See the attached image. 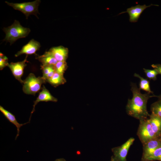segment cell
Wrapping results in <instances>:
<instances>
[{"label": "cell", "instance_id": "1", "mask_svg": "<svg viewBox=\"0 0 161 161\" xmlns=\"http://www.w3.org/2000/svg\"><path fill=\"white\" fill-rule=\"evenodd\" d=\"M131 87L133 97L128 100L126 108L127 113L139 121L148 119L150 115L147 110V104L148 99L152 95L148 93L142 94L135 83H131Z\"/></svg>", "mask_w": 161, "mask_h": 161}, {"label": "cell", "instance_id": "2", "mask_svg": "<svg viewBox=\"0 0 161 161\" xmlns=\"http://www.w3.org/2000/svg\"><path fill=\"white\" fill-rule=\"evenodd\" d=\"M3 31L6 34L3 40L9 42L10 45L19 38L27 36L30 31L29 28L22 27L16 20H15L10 26L4 28Z\"/></svg>", "mask_w": 161, "mask_h": 161}, {"label": "cell", "instance_id": "3", "mask_svg": "<svg viewBox=\"0 0 161 161\" xmlns=\"http://www.w3.org/2000/svg\"><path fill=\"white\" fill-rule=\"evenodd\" d=\"M46 82L42 77H36L33 74L31 73L24 80L23 91L27 94L35 95L42 89V84Z\"/></svg>", "mask_w": 161, "mask_h": 161}, {"label": "cell", "instance_id": "4", "mask_svg": "<svg viewBox=\"0 0 161 161\" xmlns=\"http://www.w3.org/2000/svg\"><path fill=\"white\" fill-rule=\"evenodd\" d=\"M40 2L39 0H36L32 2L20 3H10L7 1L5 3L14 9L22 12L27 18L28 16L32 14L37 17V14L39 13L38 8Z\"/></svg>", "mask_w": 161, "mask_h": 161}, {"label": "cell", "instance_id": "5", "mask_svg": "<svg viewBox=\"0 0 161 161\" xmlns=\"http://www.w3.org/2000/svg\"><path fill=\"white\" fill-rule=\"evenodd\" d=\"M137 134L143 144L158 138L153 132L148 118L140 121Z\"/></svg>", "mask_w": 161, "mask_h": 161}, {"label": "cell", "instance_id": "6", "mask_svg": "<svg viewBox=\"0 0 161 161\" xmlns=\"http://www.w3.org/2000/svg\"><path fill=\"white\" fill-rule=\"evenodd\" d=\"M134 139L131 137L120 146L113 148L112 150L115 161H126V157L129 148L133 143Z\"/></svg>", "mask_w": 161, "mask_h": 161}, {"label": "cell", "instance_id": "7", "mask_svg": "<svg viewBox=\"0 0 161 161\" xmlns=\"http://www.w3.org/2000/svg\"><path fill=\"white\" fill-rule=\"evenodd\" d=\"M160 146V138L151 140L143 144V152L141 161H146L154 152Z\"/></svg>", "mask_w": 161, "mask_h": 161}, {"label": "cell", "instance_id": "8", "mask_svg": "<svg viewBox=\"0 0 161 161\" xmlns=\"http://www.w3.org/2000/svg\"><path fill=\"white\" fill-rule=\"evenodd\" d=\"M27 55L24 59L21 61L11 62L7 66L15 78L21 83H23L24 82V80H22L21 78L23 75L24 69L27 66L26 62H27Z\"/></svg>", "mask_w": 161, "mask_h": 161}, {"label": "cell", "instance_id": "9", "mask_svg": "<svg viewBox=\"0 0 161 161\" xmlns=\"http://www.w3.org/2000/svg\"><path fill=\"white\" fill-rule=\"evenodd\" d=\"M152 5L157 6L152 4L148 6H147L145 4L142 5L137 4L135 6H132L127 9L126 11L122 12L119 14L127 13L129 16V21L131 22H135L137 21L143 11L147 8Z\"/></svg>", "mask_w": 161, "mask_h": 161}, {"label": "cell", "instance_id": "10", "mask_svg": "<svg viewBox=\"0 0 161 161\" xmlns=\"http://www.w3.org/2000/svg\"><path fill=\"white\" fill-rule=\"evenodd\" d=\"M41 89H42V91L39 93L38 96L36 100L34 101L33 109L31 112L29 120V121L30 122L32 114L35 111V106L38 102L41 101L47 102L49 101L56 102L57 101V99L52 95L49 91L45 88L44 86H43Z\"/></svg>", "mask_w": 161, "mask_h": 161}, {"label": "cell", "instance_id": "11", "mask_svg": "<svg viewBox=\"0 0 161 161\" xmlns=\"http://www.w3.org/2000/svg\"><path fill=\"white\" fill-rule=\"evenodd\" d=\"M40 44L38 41L32 39L26 44L23 46L21 49L15 55L16 57L23 54L31 55L35 54L39 50Z\"/></svg>", "mask_w": 161, "mask_h": 161}, {"label": "cell", "instance_id": "12", "mask_svg": "<svg viewBox=\"0 0 161 161\" xmlns=\"http://www.w3.org/2000/svg\"><path fill=\"white\" fill-rule=\"evenodd\" d=\"M49 51L58 61H66L68 54V49L62 46L53 47Z\"/></svg>", "mask_w": 161, "mask_h": 161}, {"label": "cell", "instance_id": "13", "mask_svg": "<svg viewBox=\"0 0 161 161\" xmlns=\"http://www.w3.org/2000/svg\"><path fill=\"white\" fill-rule=\"evenodd\" d=\"M0 111L7 120L16 127L17 129V134L15 138V140H16L19 135L20 128L23 126L30 123V122L23 124L19 123L13 114L4 109L1 106H0Z\"/></svg>", "mask_w": 161, "mask_h": 161}, {"label": "cell", "instance_id": "14", "mask_svg": "<svg viewBox=\"0 0 161 161\" xmlns=\"http://www.w3.org/2000/svg\"><path fill=\"white\" fill-rule=\"evenodd\" d=\"M148 121L151 127L152 130L157 137H161V119L152 114L150 115Z\"/></svg>", "mask_w": 161, "mask_h": 161}, {"label": "cell", "instance_id": "15", "mask_svg": "<svg viewBox=\"0 0 161 161\" xmlns=\"http://www.w3.org/2000/svg\"><path fill=\"white\" fill-rule=\"evenodd\" d=\"M35 58L40 62L43 65H55L58 62L49 51L46 52L41 55H36Z\"/></svg>", "mask_w": 161, "mask_h": 161}, {"label": "cell", "instance_id": "16", "mask_svg": "<svg viewBox=\"0 0 161 161\" xmlns=\"http://www.w3.org/2000/svg\"><path fill=\"white\" fill-rule=\"evenodd\" d=\"M66 82L64 75L55 72L52 76L46 81L52 85L56 87L64 84Z\"/></svg>", "mask_w": 161, "mask_h": 161}, {"label": "cell", "instance_id": "17", "mask_svg": "<svg viewBox=\"0 0 161 161\" xmlns=\"http://www.w3.org/2000/svg\"><path fill=\"white\" fill-rule=\"evenodd\" d=\"M54 65H41L43 73L42 78L46 81L51 78L55 72Z\"/></svg>", "mask_w": 161, "mask_h": 161}, {"label": "cell", "instance_id": "18", "mask_svg": "<svg viewBox=\"0 0 161 161\" xmlns=\"http://www.w3.org/2000/svg\"><path fill=\"white\" fill-rule=\"evenodd\" d=\"M134 76L139 78L140 79L139 88L140 90H144L150 94L153 93V92L150 89L149 82L148 80L144 78L136 73L134 74Z\"/></svg>", "mask_w": 161, "mask_h": 161}, {"label": "cell", "instance_id": "19", "mask_svg": "<svg viewBox=\"0 0 161 161\" xmlns=\"http://www.w3.org/2000/svg\"><path fill=\"white\" fill-rule=\"evenodd\" d=\"M153 103L151 106V114L155 115L161 119V98Z\"/></svg>", "mask_w": 161, "mask_h": 161}, {"label": "cell", "instance_id": "20", "mask_svg": "<svg viewBox=\"0 0 161 161\" xmlns=\"http://www.w3.org/2000/svg\"><path fill=\"white\" fill-rule=\"evenodd\" d=\"M54 66L55 72L63 75L68 67L66 61H58Z\"/></svg>", "mask_w": 161, "mask_h": 161}, {"label": "cell", "instance_id": "21", "mask_svg": "<svg viewBox=\"0 0 161 161\" xmlns=\"http://www.w3.org/2000/svg\"><path fill=\"white\" fill-rule=\"evenodd\" d=\"M161 161V146L157 148L146 161Z\"/></svg>", "mask_w": 161, "mask_h": 161}, {"label": "cell", "instance_id": "22", "mask_svg": "<svg viewBox=\"0 0 161 161\" xmlns=\"http://www.w3.org/2000/svg\"><path fill=\"white\" fill-rule=\"evenodd\" d=\"M143 69L147 78L154 80H156L157 76L159 74L156 70L154 69H149L144 68Z\"/></svg>", "mask_w": 161, "mask_h": 161}, {"label": "cell", "instance_id": "23", "mask_svg": "<svg viewBox=\"0 0 161 161\" xmlns=\"http://www.w3.org/2000/svg\"><path fill=\"white\" fill-rule=\"evenodd\" d=\"M8 59L3 54L0 53V69H3L5 67L8 66L9 64Z\"/></svg>", "mask_w": 161, "mask_h": 161}, {"label": "cell", "instance_id": "24", "mask_svg": "<svg viewBox=\"0 0 161 161\" xmlns=\"http://www.w3.org/2000/svg\"><path fill=\"white\" fill-rule=\"evenodd\" d=\"M151 66L156 70L159 73V74L161 75V65L159 64H153Z\"/></svg>", "mask_w": 161, "mask_h": 161}, {"label": "cell", "instance_id": "25", "mask_svg": "<svg viewBox=\"0 0 161 161\" xmlns=\"http://www.w3.org/2000/svg\"><path fill=\"white\" fill-rule=\"evenodd\" d=\"M55 161H66L64 159L61 158L56 160Z\"/></svg>", "mask_w": 161, "mask_h": 161}, {"label": "cell", "instance_id": "26", "mask_svg": "<svg viewBox=\"0 0 161 161\" xmlns=\"http://www.w3.org/2000/svg\"><path fill=\"white\" fill-rule=\"evenodd\" d=\"M157 97L158 98H161V95H158V96H156V95H153V97Z\"/></svg>", "mask_w": 161, "mask_h": 161}, {"label": "cell", "instance_id": "27", "mask_svg": "<svg viewBox=\"0 0 161 161\" xmlns=\"http://www.w3.org/2000/svg\"><path fill=\"white\" fill-rule=\"evenodd\" d=\"M110 161H115L114 160L112 156L111 157V160H110Z\"/></svg>", "mask_w": 161, "mask_h": 161}, {"label": "cell", "instance_id": "28", "mask_svg": "<svg viewBox=\"0 0 161 161\" xmlns=\"http://www.w3.org/2000/svg\"><path fill=\"white\" fill-rule=\"evenodd\" d=\"M160 138H161V137H160Z\"/></svg>", "mask_w": 161, "mask_h": 161}]
</instances>
